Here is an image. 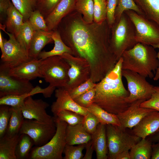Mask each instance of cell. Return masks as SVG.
<instances>
[{"label": "cell", "instance_id": "45", "mask_svg": "<svg viewBox=\"0 0 159 159\" xmlns=\"http://www.w3.org/2000/svg\"><path fill=\"white\" fill-rule=\"evenodd\" d=\"M95 92V87L82 94L74 100L80 106L87 108L93 103Z\"/></svg>", "mask_w": 159, "mask_h": 159}, {"label": "cell", "instance_id": "47", "mask_svg": "<svg viewBox=\"0 0 159 159\" xmlns=\"http://www.w3.org/2000/svg\"><path fill=\"white\" fill-rule=\"evenodd\" d=\"M11 0H0V24H4L8 10L11 3Z\"/></svg>", "mask_w": 159, "mask_h": 159}, {"label": "cell", "instance_id": "36", "mask_svg": "<svg viewBox=\"0 0 159 159\" xmlns=\"http://www.w3.org/2000/svg\"><path fill=\"white\" fill-rule=\"evenodd\" d=\"M32 96L31 91L20 95H8L0 98V105H6L11 107L21 108L26 98Z\"/></svg>", "mask_w": 159, "mask_h": 159}, {"label": "cell", "instance_id": "6", "mask_svg": "<svg viewBox=\"0 0 159 159\" xmlns=\"http://www.w3.org/2000/svg\"><path fill=\"white\" fill-rule=\"evenodd\" d=\"M69 65L61 56H55L42 59L41 73L49 85L56 88H64L69 81Z\"/></svg>", "mask_w": 159, "mask_h": 159}, {"label": "cell", "instance_id": "16", "mask_svg": "<svg viewBox=\"0 0 159 159\" xmlns=\"http://www.w3.org/2000/svg\"><path fill=\"white\" fill-rule=\"evenodd\" d=\"M55 96L56 100L51 107V111L54 116L64 110L72 111L84 116L89 112L86 108L78 104L63 87L58 88L55 90Z\"/></svg>", "mask_w": 159, "mask_h": 159}, {"label": "cell", "instance_id": "12", "mask_svg": "<svg viewBox=\"0 0 159 159\" xmlns=\"http://www.w3.org/2000/svg\"><path fill=\"white\" fill-rule=\"evenodd\" d=\"M9 37L8 40L3 38L4 54L1 56V65L9 68L32 60L13 34L4 30Z\"/></svg>", "mask_w": 159, "mask_h": 159}, {"label": "cell", "instance_id": "50", "mask_svg": "<svg viewBox=\"0 0 159 159\" xmlns=\"http://www.w3.org/2000/svg\"><path fill=\"white\" fill-rule=\"evenodd\" d=\"M146 138L152 143L159 142V128L155 132L148 137Z\"/></svg>", "mask_w": 159, "mask_h": 159}, {"label": "cell", "instance_id": "19", "mask_svg": "<svg viewBox=\"0 0 159 159\" xmlns=\"http://www.w3.org/2000/svg\"><path fill=\"white\" fill-rule=\"evenodd\" d=\"M159 128V112L155 110L145 116L132 129V132L141 139H145Z\"/></svg>", "mask_w": 159, "mask_h": 159}, {"label": "cell", "instance_id": "35", "mask_svg": "<svg viewBox=\"0 0 159 159\" xmlns=\"http://www.w3.org/2000/svg\"><path fill=\"white\" fill-rule=\"evenodd\" d=\"M54 117L55 119L65 122L68 125H74L82 123L84 116L72 111L64 110Z\"/></svg>", "mask_w": 159, "mask_h": 159}, {"label": "cell", "instance_id": "11", "mask_svg": "<svg viewBox=\"0 0 159 159\" xmlns=\"http://www.w3.org/2000/svg\"><path fill=\"white\" fill-rule=\"evenodd\" d=\"M56 131L55 122L46 123L36 120L24 119L19 134H25L33 140L34 145L42 146L49 141Z\"/></svg>", "mask_w": 159, "mask_h": 159}, {"label": "cell", "instance_id": "14", "mask_svg": "<svg viewBox=\"0 0 159 159\" xmlns=\"http://www.w3.org/2000/svg\"><path fill=\"white\" fill-rule=\"evenodd\" d=\"M49 104L41 99H34L32 96L25 99L21 108L24 118L29 120H34L39 122L46 123L55 122L54 117L48 115L46 109Z\"/></svg>", "mask_w": 159, "mask_h": 159}, {"label": "cell", "instance_id": "20", "mask_svg": "<svg viewBox=\"0 0 159 159\" xmlns=\"http://www.w3.org/2000/svg\"><path fill=\"white\" fill-rule=\"evenodd\" d=\"M53 32V31H35L28 51L31 59H39V55L42 49L47 44L53 42L52 37Z\"/></svg>", "mask_w": 159, "mask_h": 159}, {"label": "cell", "instance_id": "51", "mask_svg": "<svg viewBox=\"0 0 159 159\" xmlns=\"http://www.w3.org/2000/svg\"><path fill=\"white\" fill-rule=\"evenodd\" d=\"M114 159H130L129 151H124L118 154Z\"/></svg>", "mask_w": 159, "mask_h": 159}, {"label": "cell", "instance_id": "29", "mask_svg": "<svg viewBox=\"0 0 159 159\" xmlns=\"http://www.w3.org/2000/svg\"><path fill=\"white\" fill-rule=\"evenodd\" d=\"M11 113L5 135L11 137L19 134L24 118L21 108L11 107Z\"/></svg>", "mask_w": 159, "mask_h": 159}, {"label": "cell", "instance_id": "22", "mask_svg": "<svg viewBox=\"0 0 159 159\" xmlns=\"http://www.w3.org/2000/svg\"><path fill=\"white\" fill-rule=\"evenodd\" d=\"M66 144L74 145L86 144L92 140V135L87 132L82 123L74 125H68L66 130Z\"/></svg>", "mask_w": 159, "mask_h": 159}, {"label": "cell", "instance_id": "37", "mask_svg": "<svg viewBox=\"0 0 159 159\" xmlns=\"http://www.w3.org/2000/svg\"><path fill=\"white\" fill-rule=\"evenodd\" d=\"M28 20L35 31H49L44 17L38 10L33 11Z\"/></svg>", "mask_w": 159, "mask_h": 159}, {"label": "cell", "instance_id": "24", "mask_svg": "<svg viewBox=\"0 0 159 159\" xmlns=\"http://www.w3.org/2000/svg\"><path fill=\"white\" fill-rule=\"evenodd\" d=\"M143 15L159 26V0H133Z\"/></svg>", "mask_w": 159, "mask_h": 159}, {"label": "cell", "instance_id": "41", "mask_svg": "<svg viewBox=\"0 0 159 159\" xmlns=\"http://www.w3.org/2000/svg\"><path fill=\"white\" fill-rule=\"evenodd\" d=\"M61 0H37L36 10L39 11L45 18Z\"/></svg>", "mask_w": 159, "mask_h": 159}, {"label": "cell", "instance_id": "18", "mask_svg": "<svg viewBox=\"0 0 159 159\" xmlns=\"http://www.w3.org/2000/svg\"><path fill=\"white\" fill-rule=\"evenodd\" d=\"M75 10V0H61L45 19L49 31L57 29L62 20Z\"/></svg>", "mask_w": 159, "mask_h": 159}, {"label": "cell", "instance_id": "49", "mask_svg": "<svg viewBox=\"0 0 159 159\" xmlns=\"http://www.w3.org/2000/svg\"><path fill=\"white\" fill-rule=\"evenodd\" d=\"M151 159H159V142L153 143Z\"/></svg>", "mask_w": 159, "mask_h": 159}, {"label": "cell", "instance_id": "17", "mask_svg": "<svg viewBox=\"0 0 159 159\" xmlns=\"http://www.w3.org/2000/svg\"><path fill=\"white\" fill-rule=\"evenodd\" d=\"M42 59H32L8 68L9 74L17 78L30 81L37 77L42 78L41 73Z\"/></svg>", "mask_w": 159, "mask_h": 159}, {"label": "cell", "instance_id": "40", "mask_svg": "<svg viewBox=\"0 0 159 159\" xmlns=\"http://www.w3.org/2000/svg\"><path fill=\"white\" fill-rule=\"evenodd\" d=\"M86 144L78 145L77 146L66 144L63 152L64 159H82V153L85 148Z\"/></svg>", "mask_w": 159, "mask_h": 159}, {"label": "cell", "instance_id": "9", "mask_svg": "<svg viewBox=\"0 0 159 159\" xmlns=\"http://www.w3.org/2000/svg\"><path fill=\"white\" fill-rule=\"evenodd\" d=\"M122 74L126 81L129 95L127 99L131 103L136 100L150 99L155 90L154 86L150 84L146 77L136 72L122 69Z\"/></svg>", "mask_w": 159, "mask_h": 159}, {"label": "cell", "instance_id": "25", "mask_svg": "<svg viewBox=\"0 0 159 159\" xmlns=\"http://www.w3.org/2000/svg\"><path fill=\"white\" fill-rule=\"evenodd\" d=\"M52 37L54 44L53 48L49 51H41L39 55V59H44L55 56H61L65 53L73 55L72 49L63 42L57 30L53 31Z\"/></svg>", "mask_w": 159, "mask_h": 159}, {"label": "cell", "instance_id": "7", "mask_svg": "<svg viewBox=\"0 0 159 159\" xmlns=\"http://www.w3.org/2000/svg\"><path fill=\"white\" fill-rule=\"evenodd\" d=\"M108 149V159H114L118 154L129 150L132 147L141 139L127 129L111 124L106 125Z\"/></svg>", "mask_w": 159, "mask_h": 159}, {"label": "cell", "instance_id": "1", "mask_svg": "<svg viewBox=\"0 0 159 159\" xmlns=\"http://www.w3.org/2000/svg\"><path fill=\"white\" fill-rule=\"evenodd\" d=\"M56 30L73 55L89 62L90 78L94 82L103 79L117 62L111 47V27L106 20L100 23H87L74 10L62 20Z\"/></svg>", "mask_w": 159, "mask_h": 159}, {"label": "cell", "instance_id": "15", "mask_svg": "<svg viewBox=\"0 0 159 159\" xmlns=\"http://www.w3.org/2000/svg\"><path fill=\"white\" fill-rule=\"evenodd\" d=\"M145 101L140 100L133 102L126 110L117 115L120 123V127L132 129L145 116L155 110L140 107V104Z\"/></svg>", "mask_w": 159, "mask_h": 159}, {"label": "cell", "instance_id": "43", "mask_svg": "<svg viewBox=\"0 0 159 159\" xmlns=\"http://www.w3.org/2000/svg\"><path fill=\"white\" fill-rule=\"evenodd\" d=\"M100 123L97 117L89 112L84 116L82 122L86 131L91 135L95 131Z\"/></svg>", "mask_w": 159, "mask_h": 159}, {"label": "cell", "instance_id": "26", "mask_svg": "<svg viewBox=\"0 0 159 159\" xmlns=\"http://www.w3.org/2000/svg\"><path fill=\"white\" fill-rule=\"evenodd\" d=\"M20 135L0 138V159H17L15 150Z\"/></svg>", "mask_w": 159, "mask_h": 159}, {"label": "cell", "instance_id": "31", "mask_svg": "<svg viewBox=\"0 0 159 159\" xmlns=\"http://www.w3.org/2000/svg\"><path fill=\"white\" fill-rule=\"evenodd\" d=\"M93 0H75V10L82 15L87 23L94 22Z\"/></svg>", "mask_w": 159, "mask_h": 159}, {"label": "cell", "instance_id": "38", "mask_svg": "<svg viewBox=\"0 0 159 159\" xmlns=\"http://www.w3.org/2000/svg\"><path fill=\"white\" fill-rule=\"evenodd\" d=\"M94 22L102 23L106 20V0H93Z\"/></svg>", "mask_w": 159, "mask_h": 159}, {"label": "cell", "instance_id": "44", "mask_svg": "<svg viewBox=\"0 0 159 159\" xmlns=\"http://www.w3.org/2000/svg\"><path fill=\"white\" fill-rule=\"evenodd\" d=\"M154 87V91L150 98L142 102L140 106L153 109L159 112V86H155Z\"/></svg>", "mask_w": 159, "mask_h": 159}, {"label": "cell", "instance_id": "23", "mask_svg": "<svg viewBox=\"0 0 159 159\" xmlns=\"http://www.w3.org/2000/svg\"><path fill=\"white\" fill-rule=\"evenodd\" d=\"M24 23L23 16L11 3L8 10L4 24L5 30L13 34L16 38Z\"/></svg>", "mask_w": 159, "mask_h": 159}, {"label": "cell", "instance_id": "30", "mask_svg": "<svg viewBox=\"0 0 159 159\" xmlns=\"http://www.w3.org/2000/svg\"><path fill=\"white\" fill-rule=\"evenodd\" d=\"M34 145L33 140L29 136L25 134H20L15 150L17 159L29 158Z\"/></svg>", "mask_w": 159, "mask_h": 159}, {"label": "cell", "instance_id": "28", "mask_svg": "<svg viewBox=\"0 0 159 159\" xmlns=\"http://www.w3.org/2000/svg\"><path fill=\"white\" fill-rule=\"evenodd\" d=\"M153 143L145 139H141L130 150V159H150Z\"/></svg>", "mask_w": 159, "mask_h": 159}, {"label": "cell", "instance_id": "42", "mask_svg": "<svg viewBox=\"0 0 159 159\" xmlns=\"http://www.w3.org/2000/svg\"><path fill=\"white\" fill-rule=\"evenodd\" d=\"M96 84L90 78L68 92L71 97L74 100L82 94L94 88Z\"/></svg>", "mask_w": 159, "mask_h": 159}, {"label": "cell", "instance_id": "53", "mask_svg": "<svg viewBox=\"0 0 159 159\" xmlns=\"http://www.w3.org/2000/svg\"><path fill=\"white\" fill-rule=\"evenodd\" d=\"M3 37L1 31L0 32V48L1 52V55L4 54V44Z\"/></svg>", "mask_w": 159, "mask_h": 159}, {"label": "cell", "instance_id": "5", "mask_svg": "<svg viewBox=\"0 0 159 159\" xmlns=\"http://www.w3.org/2000/svg\"><path fill=\"white\" fill-rule=\"evenodd\" d=\"M54 120L56 126V131L53 136L44 145L33 147L30 153L29 159L63 158L62 154L67 144L66 130L68 124L65 122L55 119Z\"/></svg>", "mask_w": 159, "mask_h": 159}, {"label": "cell", "instance_id": "46", "mask_svg": "<svg viewBox=\"0 0 159 159\" xmlns=\"http://www.w3.org/2000/svg\"><path fill=\"white\" fill-rule=\"evenodd\" d=\"M118 0H106V20L110 27L115 22V15Z\"/></svg>", "mask_w": 159, "mask_h": 159}, {"label": "cell", "instance_id": "21", "mask_svg": "<svg viewBox=\"0 0 159 159\" xmlns=\"http://www.w3.org/2000/svg\"><path fill=\"white\" fill-rule=\"evenodd\" d=\"M91 135L96 158L108 159V149L106 125L100 123L95 131Z\"/></svg>", "mask_w": 159, "mask_h": 159}, {"label": "cell", "instance_id": "4", "mask_svg": "<svg viewBox=\"0 0 159 159\" xmlns=\"http://www.w3.org/2000/svg\"><path fill=\"white\" fill-rule=\"evenodd\" d=\"M110 42L112 50L117 61L125 51L138 43L135 26L125 12L111 27Z\"/></svg>", "mask_w": 159, "mask_h": 159}, {"label": "cell", "instance_id": "32", "mask_svg": "<svg viewBox=\"0 0 159 159\" xmlns=\"http://www.w3.org/2000/svg\"><path fill=\"white\" fill-rule=\"evenodd\" d=\"M35 31L27 20L24 22L16 38L18 42L28 53Z\"/></svg>", "mask_w": 159, "mask_h": 159}, {"label": "cell", "instance_id": "39", "mask_svg": "<svg viewBox=\"0 0 159 159\" xmlns=\"http://www.w3.org/2000/svg\"><path fill=\"white\" fill-rule=\"evenodd\" d=\"M11 113V107L6 105H0V138L6 134Z\"/></svg>", "mask_w": 159, "mask_h": 159}, {"label": "cell", "instance_id": "3", "mask_svg": "<svg viewBox=\"0 0 159 159\" xmlns=\"http://www.w3.org/2000/svg\"><path fill=\"white\" fill-rule=\"evenodd\" d=\"M122 67L146 78H153L158 66L157 53L152 46L138 43L122 54Z\"/></svg>", "mask_w": 159, "mask_h": 159}, {"label": "cell", "instance_id": "48", "mask_svg": "<svg viewBox=\"0 0 159 159\" xmlns=\"http://www.w3.org/2000/svg\"><path fill=\"white\" fill-rule=\"evenodd\" d=\"M86 153L82 159H92L94 148L91 140L86 144Z\"/></svg>", "mask_w": 159, "mask_h": 159}, {"label": "cell", "instance_id": "52", "mask_svg": "<svg viewBox=\"0 0 159 159\" xmlns=\"http://www.w3.org/2000/svg\"><path fill=\"white\" fill-rule=\"evenodd\" d=\"M155 49L158 48L159 51L157 53V57L158 61V66L155 72L153 80L155 81H157L159 79V44L155 45L153 47Z\"/></svg>", "mask_w": 159, "mask_h": 159}, {"label": "cell", "instance_id": "34", "mask_svg": "<svg viewBox=\"0 0 159 159\" xmlns=\"http://www.w3.org/2000/svg\"><path fill=\"white\" fill-rule=\"evenodd\" d=\"M130 10L144 16L133 0H118L115 13V22L117 21L120 19L125 11Z\"/></svg>", "mask_w": 159, "mask_h": 159}, {"label": "cell", "instance_id": "33", "mask_svg": "<svg viewBox=\"0 0 159 159\" xmlns=\"http://www.w3.org/2000/svg\"><path fill=\"white\" fill-rule=\"evenodd\" d=\"M16 8L24 17V22L27 21L31 13L36 10L37 0H11Z\"/></svg>", "mask_w": 159, "mask_h": 159}, {"label": "cell", "instance_id": "13", "mask_svg": "<svg viewBox=\"0 0 159 159\" xmlns=\"http://www.w3.org/2000/svg\"><path fill=\"white\" fill-rule=\"evenodd\" d=\"M34 87L30 81L10 75L8 69L0 66V97L20 95L30 92Z\"/></svg>", "mask_w": 159, "mask_h": 159}, {"label": "cell", "instance_id": "10", "mask_svg": "<svg viewBox=\"0 0 159 159\" xmlns=\"http://www.w3.org/2000/svg\"><path fill=\"white\" fill-rule=\"evenodd\" d=\"M61 56L69 64V81L64 88L68 92L85 82L90 78L91 69L88 61L82 57L67 53Z\"/></svg>", "mask_w": 159, "mask_h": 159}, {"label": "cell", "instance_id": "8", "mask_svg": "<svg viewBox=\"0 0 159 159\" xmlns=\"http://www.w3.org/2000/svg\"><path fill=\"white\" fill-rule=\"evenodd\" d=\"M125 12L135 26L138 43L153 47L159 44V26L156 23L134 11Z\"/></svg>", "mask_w": 159, "mask_h": 159}, {"label": "cell", "instance_id": "2", "mask_svg": "<svg viewBox=\"0 0 159 159\" xmlns=\"http://www.w3.org/2000/svg\"><path fill=\"white\" fill-rule=\"evenodd\" d=\"M122 59L95 87L94 103L108 112L116 115L126 110L131 103L127 99L129 93L125 87L122 74Z\"/></svg>", "mask_w": 159, "mask_h": 159}, {"label": "cell", "instance_id": "27", "mask_svg": "<svg viewBox=\"0 0 159 159\" xmlns=\"http://www.w3.org/2000/svg\"><path fill=\"white\" fill-rule=\"evenodd\" d=\"M86 108L88 112L97 117L100 123L105 125L111 124L117 126L120 125V121L116 115L108 112L97 104L93 103Z\"/></svg>", "mask_w": 159, "mask_h": 159}]
</instances>
